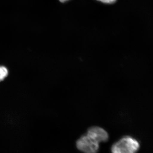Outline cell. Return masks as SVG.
<instances>
[{"label": "cell", "instance_id": "52a82bcc", "mask_svg": "<svg viewBox=\"0 0 153 153\" xmlns=\"http://www.w3.org/2000/svg\"><path fill=\"white\" fill-rule=\"evenodd\" d=\"M98 1H100V0H98Z\"/></svg>", "mask_w": 153, "mask_h": 153}, {"label": "cell", "instance_id": "277c9868", "mask_svg": "<svg viewBox=\"0 0 153 153\" xmlns=\"http://www.w3.org/2000/svg\"><path fill=\"white\" fill-rule=\"evenodd\" d=\"M9 74V70L7 67L0 66V82L4 81Z\"/></svg>", "mask_w": 153, "mask_h": 153}, {"label": "cell", "instance_id": "7a4b0ae2", "mask_svg": "<svg viewBox=\"0 0 153 153\" xmlns=\"http://www.w3.org/2000/svg\"><path fill=\"white\" fill-rule=\"evenodd\" d=\"M76 146L77 149L83 153H97L99 150V143L86 134L77 140Z\"/></svg>", "mask_w": 153, "mask_h": 153}, {"label": "cell", "instance_id": "5b68a950", "mask_svg": "<svg viewBox=\"0 0 153 153\" xmlns=\"http://www.w3.org/2000/svg\"><path fill=\"white\" fill-rule=\"evenodd\" d=\"M100 1L105 4H113L116 1V0H100Z\"/></svg>", "mask_w": 153, "mask_h": 153}, {"label": "cell", "instance_id": "8992f818", "mask_svg": "<svg viewBox=\"0 0 153 153\" xmlns=\"http://www.w3.org/2000/svg\"><path fill=\"white\" fill-rule=\"evenodd\" d=\"M61 2H65L66 1H68V0H59Z\"/></svg>", "mask_w": 153, "mask_h": 153}, {"label": "cell", "instance_id": "3957f363", "mask_svg": "<svg viewBox=\"0 0 153 153\" xmlns=\"http://www.w3.org/2000/svg\"><path fill=\"white\" fill-rule=\"evenodd\" d=\"M86 134L99 143L106 142L109 140V135L107 132L100 127H91Z\"/></svg>", "mask_w": 153, "mask_h": 153}, {"label": "cell", "instance_id": "6da1fadb", "mask_svg": "<svg viewBox=\"0 0 153 153\" xmlns=\"http://www.w3.org/2000/svg\"><path fill=\"white\" fill-rule=\"evenodd\" d=\"M140 144L131 137L124 136L114 143L111 147V153H136Z\"/></svg>", "mask_w": 153, "mask_h": 153}]
</instances>
